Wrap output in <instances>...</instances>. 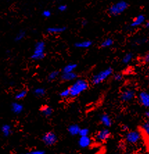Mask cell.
Wrapping results in <instances>:
<instances>
[{"mask_svg":"<svg viewBox=\"0 0 149 154\" xmlns=\"http://www.w3.org/2000/svg\"><path fill=\"white\" fill-rule=\"evenodd\" d=\"M144 62H145V63L149 62V52H148V53L146 54L145 56H144Z\"/></svg>","mask_w":149,"mask_h":154,"instance_id":"obj_34","label":"cell"},{"mask_svg":"<svg viewBox=\"0 0 149 154\" xmlns=\"http://www.w3.org/2000/svg\"><path fill=\"white\" fill-rule=\"evenodd\" d=\"M128 7V2L124 0H121L112 4L108 8V13L112 16H117L123 13Z\"/></svg>","mask_w":149,"mask_h":154,"instance_id":"obj_3","label":"cell"},{"mask_svg":"<svg viewBox=\"0 0 149 154\" xmlns=\"http://www.w3.org/2000/svg\"><path fill=\"white\" fill-rule=\"evenodd\" d=\"M90 131L87 128H82L81 129L80 131H79V134L81 137H83V136H88L89 135Z\"/></svg>","mask_w":149,"mask_h":154,"instance_id":"obj_28","label":"cell"},{"mask_svg":"<svg viewBox=\"0 0 149 154\" xmlns=\"http://www.w3.org/2000/svg\"><path fill=\"white\" fill-rule=\"evenodd\" d=\"M31 154H45V151L42 150H35L31 152Z\"/></svg>","mask_w":149,"mask_h":154,"instance_id":"obj_33","label":"cell"},{"mask_svg":"<svg viewBox=\"0 0 149 154\" xmlns=\"http://www.w3.org/2000/svg\"><path fill=\"white\" fill-rule=\"evenodd\" d=\"M60 97H62V98H67V97H70V90H69V88L63 90L62 91L60 92Z\"/></svg>","mask_w":149,"mask_h":154,"instance_id":"obj_27","label":"cell"},{"mask_svg":"<svg viewBox=\"0 0 149 154\" xmlns=\"http://www.w3.org/2000/svg\"><path fill=\"white\" fill-rule=\"evenodd\" d=\"M132 58V54L131 53H128L123 56L122 62L124 63V64H128V63H129L130 61H131Z\"/></svg>","mask_w":149,"mask_h":154,"instance_id":"obj_26","label":"cell"},{"mask_svg":"<svg viewBox=\"0 0 149 154\" xmlns=\"http://www.w3.org/2000/svg\"><path fill=\"white\" fill-rule=\"evenodd\" d=\"M110 133L108 129H102L99 131L96 135V139L99 142H104L110 137Z\"/></svg>","mask_w":149,"mask_h":154,"instance_id":"obj_7","label":"cell"},{"mask_svg":"<svg viewBox=\"0 0 149 154\" xmlns=\"http://www.w3.org/2000/svg\"><path fill=\"white\" fill-rule=\"evenodd\" d=\"M42 15L45 18H49L51 16V12L49 10H44L42 13Z\"/></svg>","mask_w":149,"mask_h":154,"instance_id":"obj_30","label":"cell"},{"mask_svg":"<svg viewBox=\"0 0 149 154\" xmlns=\"http://www.w3.org/2000/svg\"><path fill=\"white\" fill-rule=\"evenodd\" d=\"M148 78H149V76H148Z\"/></svg>","mask_w":149,"mask_h":154,"instance_id":"obj_39","label":"cell"},{"mask_svg":"<svg viewBox=\"0 0 149 154\" xmlns=\"http://www.w3.org/2000/svg\"><path fill=\"white\" fill-rule=\"evenodd\" d=\"M92 45V42L91 40H83V41L77 42L74 44V47L76 48H81V49H87L89 48Z\"/></svg>","mask_w":149,"mask_h":154,"instance_id":"obj_14","label":"cell"},{"mask_svg":"<svg viewBox=\"0 0 149 154\" xmlns=\"http://www.w3.org/2000/svg\"><path fill=\"white\" fill-rule=\"evenodd\" d=\"M40 111H41L42 114L45 117H49L53 113V109L50 106H44L40 108Z\"/></svg>","mask_w":149,"mask_h":154,"instance_id":"obj_19","label":"cell"},{"mask_svg":"<svg viewBox=\"0 0 149 154\" xmlns=\"http://www.w3.org/2000/svg\"><path fill=\"white\" fill-rule=\"evenodd\" d=\"M146 26L149 27V21L147 22V23H146Z\"/></svg>","mask_w":149,"mask_h":154,"instance_id":"obj_37","label":"cell"},{"mask_svg":"<svg viewBox=\"0 0 149 154\" xmlns=\"http://www.w3.org/2000/svg\"><path fill=\"white\" fill-rule=\"evenodd\" d=\"M87 22L86 21V20H83V22H82V25L83 26H85L87 24Z\"/></svg>","mask_w":149,"mask_h":154,"instance_id":"obj_35","label":"cell"},{"mask_svg":"<svg viewBox=\"0 0 149 154\" xmlns=\"http://www.w3.org/2000/svg\"><path fill=\"white\" fill-rule=\"evenodd\" d=\"M141 138L140 133L137 131H130L126 135V140L131 144H135L139 141Z\"/></svg>","mask_w":149,"mask_h":154,"instance_id":"obj_6","label":"cell"},{"mask_svg":"<svg viewBox=\"0 0 149 154\" xmlns=\"http://www.w3.org/2000/svg\"><path fill=\"white\" fill-rule=\"evenodd\" d=\"M145 21V17L143 15H139L138 16H137L135 18V20H133V22L130 24V26L132 27H137L138 26H140Z\"/></svg>","mask_w":149,"mask_h":154,"instance_id":"obj_15","label":"cell"},{"mask_svg":"<svg viewBox=\"0 0 149 154\" xmlns=\"http://www.w3.org/2000/svg\"><path fill=\"white\" fill-rule=\"evenodd\" d=\"M24 110V106L22 104L18 102H13L11 104V110L13 113L19 115Z\"/></svg>","mask_w":149,"mask_h":154,"instance_id":"obj_12","label":"cell"},{"mask_svg":"<svg viewBox=\"0 0 149 154\" xmlns=\"http://www.w3.org/2000/svg\"><path fill=\"white\" fill-rule=\"evenodd\" d=\"M27 93H28V92H27L26 90H22L21 91L18 92L17 93L15 94V99H17V100H21V99H23L24 98H25L27 95Z\"/></svg>","mask_w":149,"mask_h":154,"instance_id":"obj_24","label":"cell"},{"mask_svg":"<svg viewBox=\"0 0 149 154\" xmlns=\"http://www.w3.org/2000/svg\"><path fill=\"white\" fill-rule=\"evenodd\" d=\"M112 73H113V69H112V67H108V68L103 69L102 71L94 74L92 77V83L94 85H98L99 83L103 82L106 79L109 78L112 75Z\"/></svg>","mask_w":149,"mask_h":154,"instance_id":"obj_4","label":"cell"},{"mask_svg":"<svg viewBox=\"0 0 149 154\" xmlns=\"http://www.w3.org/2000/svg\"><path fill=\"white\" fill-rule=\"evenodd\" d=\"M77 67V64L74 63H69L65 65L62 69V73H69V72H74V70Z\"/></svg>","mask_w":149,"mask_h":154,"instance_id":"obj_16","label":"cell"},{"mask_svg":"<svg viewBox=\"0 0 149 154\" xmlns=\"http://www.w3.org/2000/svg\"><path fill=\"white\" fill-rule=\"evenodd\" d=\"M26 36V31L24 30H20L19 32H18L16 35L15 37V40L16 42L21 41L22 40H23Z\"/></svg>","mask_w":149,"mask_h":154,"instance_id":"obj_25","label":"cell"},{"mask_svg":"<svg viewBox=\"0 0 149 154\" xmlns=\"http://www.w3.org/2000/svg\"><path fill=\"white\" fill-rule=\"evenodd\" d=\"M101 122L105 126L110 127L112 125V120L109 117V115L107 114H103L101 116Z\"/></svg>","mask_w":149,"mask_h":154,"instance_id":"obj_17","label":"cell"},{"mask_svg":"<svg viewBox=\"0 0 149 154\" xmlns=\"http://www.w3.org/2000/svg\"><path fill=\"white\" fill-rule=\"evenodd\" d=\"M22 154H31V153H22Z\"/></svg>","mask_w":149,"mask_h":154,"instance_id":"obj_38","label":"cell"},{"mask_svg":"<svg viewBox=\"0 0 149 154\" xmlns=\"http://www.w3.org/2000/svg\"><path fill=\"white\" fill-rule=\"evenodd\" d=\"M92 143L91 139L88 136H83L81 137L78 140L79 146L82 148H86L89 146Z\"/></svg>","mask_w":149,"mask_h":154,"instance_id":"obj_13","label":"cell"},{"mask_svg":"<svg viewBox=\"0 0 149 154\" xmlns=\"http://www.w3.org/2000/svg\"><path fill=\"white\" fill-rule=\"evenodd\" d=\"M142 128H143L144 132H145L148 135H149V122H145V123L143 124Z\"/></svg>","mask_w":149,"mask_h":154,"instance_id":"obj_29","label":"cell"},{"mask_svg":"<svg viewBox=\"0 0 149 154\" xmlns=\"http://www.w3.org/2000/svg\"><path fill=\"white\" fill-rule=\"evenodd\" d=\"M58 137L55 133L53 132H48L43 135L42 141L47 146H52L57 142Z\"/></svg>","mask_w":149,"mask_h":154,"instance_id":"obj_5","label":"cell"},{"mask_svg":"<svg viewBox=\"0 0 149 154\" xmlns=\"http://www.w3.org/2000/svg\"><path fill=\"white\" fill-rule=\"evenodd\" d=\"M45 49L46 43L43 40H39L36 42L34 45V49L31 58L33 60H41L45 58Z\"/></svg>","mask_w":149,"mask_h":154,"instance_id":"obj_2","label":"cell"},{"mask_svg":"<svg viewBox=\"0 0 149 154\" xmlns=\"http://www.w3.org/2000/svg\"><path fill=\"white\" fill-rule=\"evenodd\" d=\"M58 9L60 12H65L67 9V6L65 5V4H62V5H60L58 6Z\"/></svg>","mask_w":149,"mask_h":154,"instance_id":"obj_31","label":"cell"},{"mask_svg":"<svg viewBox=\"0 0 149 154\" xmlns=\"http://www.w3.org/2000/svg\"><path fill=\"white\" fill-rule=\"evenodd\" d=\"M78 74L76 72H69V73H62L60 79L63 81H71L77 79Z\"/></svg>","mask_w":149,"mask_h":154,"instance_id":"obj_11","label":"cell"},{"mask_svg":"<svg viewBox=\"0 0 149 154\" xmlns=\"http://www.w3.org/2000/svg\"><path fill=\"white\" fill-rule=\"evenodd\" d=\"M135 91L132 89H126L121 93V98L123 101H129L134 98Z\"/></svg>","mask_w":149,"mask_h":154,"instance_id":"obj_8","label":"cell"},{"mask_svg":"<svg viewBox=\"0 0 149 154\" xmlns=\"http://www.w3.org/2000/svg\"><path fill=\"white\" fill-rule=\"evenodd\" d=\"M2 132L5 137H8L11 133V127L9 124H4L2 127Z\"/></svg>","mask_w":149,"mask_h":154,"instance_id":"obj_20","label":"cell"},{"mask_svg":"<svg viewBox=\"0 0 149 154\" xmlns=\"http://www.w3.org/2000/svg\"><path fill=\"white\" fill-rule=\"evenodd\" d=\"M88 87H89V84H88V82L86 80L83 79H76L75 82L69 88V90H70V97H78L82 92L85 91Z\"/></svg>","mask_w":149,"mask_h":154,"instance_id":"obj_1","label":"cell"},{"mask_svg":"<svg viewBox=\"0 0 149 154\" xmlns=\"http://www.w3.org/2000/svg\"><path fill=\"white\" fill-rule=\"evenodd\" d=\"M60 73L59 71H58V70H54V71H52L49 74L48 76H47V79H48V81H49L56 80V79L60 76Z\"/></svg>","mask_w":149,"mask_h":154,"instance_id":"obj_21","label":"cell"},{"mask_svg":"<svg viewBox=\"0 0 149 154\" xmlns=\"http://www.w3.org/2000/svg\"><path fill=\"white\" fill-rule=\"evenodd\" d=\"M146 116L148 117V118H149V111H147L146 112Z\"/></svg>","mask_w":149,"mask_h":154,"instance_id":"obj_36","label":"cell"},{"mask_svg":"<svg viewBox=\"0 0 149 154\" xmlns=\"http://www.w3.org/2000/svg\"><path fill=\"white\" fill-rule=\"evenodd\" d=\"M123 76L121 74H116L114 75V79L117 81H120L122 80Z\"/></svg>","mask_w":149,"mask_h":154,"instance_id":"obj_32","label":"cell"},{"mask_svg":"<svg viewBox=\"0 0 149 154\" xmlns=\"http://www.w3.org/2000/svg\"><path fill=\"white\" fill-rule=\"evenodd\" d=\"M33 94L37 97H43L46 94V90L43 88H37L33 90Z\"/></svg>","mask_w":149,"mask_h":154,"instance_id":"obj_23","label":"cell"},{"mask_svg":"<svg viewBox=\"0 0 149 154\" xmlns=\"http://www.w3.org/2000/svg\"><path fill=\"white\" fill-rule=\"evenodd\" d=\"M67 28L65 26H51L47 29V32L50 34H59L66 31Z\"/></svg>","mask_w":149,"mask_h":154,"instance_id":"obj_10","label":"cell"},{"mask_svg":"<svg viewBox=\"0 0 149 154\" xmlns=\"http://www.w3.org/2000/svg\"><path fill=\"white\" fill-rule=\"evenodd\" d=\"M139 101L144 107H149V93L146 92H141L139 94Z\"/></svg>","mask_w":149,"mask_h":154,"instance_id":"obj_9","label":"cell"},{"mask_svg":"<svg viewBox=\"0 0 149 154\" xmlns=\"http://www.w3.org/2000/svg\"><path fill=\"white\" fill-rule=\"evenodd\" d=\"M81 128L79 127V126L77 124H71L69 126L68 131L69 134L71 135H76L79 134V131H80Z\"/></svg>","mask_w":149,"mask_h":154,"instance_id":"obj_18","label":"cell"},{"mask_svg":"<svg viewBox=\"0 0 149 154\" xmlns=\"http://www.w3.org/2000/svg\"><path fill=\"white\" fill-rule=\"evenodd\" d=\"M114 41L112 38H106L103 41L101 42V47L103 48H107V47H111L113 45Z\"/></svg>","mask_w":149,"mask_h":154,"instance_id":"obj_22","label":"cell"}]
</instances>
